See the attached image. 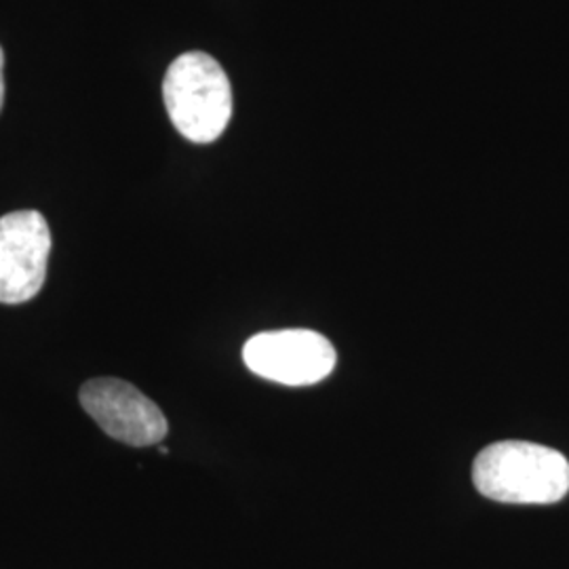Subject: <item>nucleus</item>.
Instances as JSON below:
<instances>
[{
  "mask_svg": "<svg viewBox=\"0 0 569 569\" xmlns=\"http://www.w3.org/2000/svg\"><path fill=\"white\" fill-rule=\"evenodd\" d=\"M81 406L103 432L124 446H159L169 432L163 411L119 378H93L81 388Z\"/></svg>",
  "mask_w": 569,
  "mask_h": 569,
  "instance_id": "39448f33",
  "label": "nucleus"
},
{
  "mask_svg": "<svg viewBox=\"0 0 569 569\" xmlns=\"http://www.w3.org/2000/svg\"><path fill=\"white\" fill-rule=\"evenodd\" d=\"M2 68H4V56H2V47H0V110L4 102V79H2Z\"/></svg>",
  "mask_w": 569,
  "mask_h": 569,
  "instance_id": "423d86ee",
  "label": "nucleus"
},
{
  "mask_svg": "<svg viewBox=\"0 0 569 569\" xmlns=\"http://www.w3.org/2000/svg\"><path fill=\"white\" fill-rule=\"evenodd\" d=\"M472 483L493 502L555 505L568 496L569 462L557 449L500 441L477 456Z\"/></svg>",
  "mask_w": 569,
  "mask_h": 569,
  "instance_id": "f257e3e1",
  "label": "nucleus"
},
{
  "mask_svg": "<svg viewBox=\"0 0 569 569\" xmlns=\"http://www.w3.org/2000/svg\"><path fill=\"white\" fill-rule=\"evenodd\" d=\"M163 100L173 127L194 143L216 142L232 117L224 68L203 51L183 53L167 68Z\"/></svg>",
  "mask_w": 569,
  "mask_h": 569,
  "instance_id": "f03ea898",
  "label": "nucleus"
},
{
  "mask_svg": "<svg viewBox=\"0 0 569 569\" xmlns=\"http://www.w3.org/2000/svg\"><path fill=\"white\" fill-rule=\"evenodd\" d=\"M244 366L251 373L283 385L312 387L333 371L338 355L326 336L310 329L266 331L247 340Z\"/></svg>",
  "mask_w": 569,
  "mask_h": 569,
  "instance_id": "7ed1b4c3",
  "label": "nucleus"
},
{
  "mask_svg": "<svg viewBox=\"0 0 569 569\" xmlns=\"http://www.w3.org/2000/svg\"><path fill=\"white\" fill-rule=\"evenodd\" d=\"M51 230L34 209L0 218V305H23L47 279Z\"/></svg>",
  "mask_w": 569,
  "mask_h": 569,
  "instance_id": "20e7f679",
  "label": "nucleus"
}]
</instances>
